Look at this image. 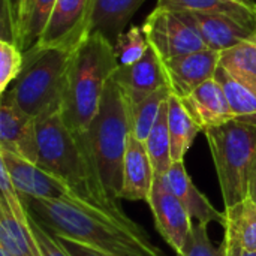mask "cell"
I'll return each instance as SVG.
<instances>
[{
    "mask_svg": "<svg viewBox=\"0 0 256 256\" xmlns=\"http://www.w3.org/2000/svg\"><path fill=\"white\" fill-rule=\"evenodd\" d=\"M36 165L60 178L80 204L93 207L130 228H142L123 212L118 201L106 194L86 132H72L64 124L62 112L56 111L36 118Z\"/></svg>",
    "mask_w": 256,
    "mask_h": 256,
    "instance_id": "6da1fadb",
    "label": "cell"
},
{
    "mask_svg": "<svg viewBox=\"0 0 256 256\" xmlns=\"http://www.w3.org/2000/svg\"><path fill=\"white\" fill-rule=\"evenodd\" d=\"M32 219L51 236L64 237L111 256H165L144 228H130L75 201L21 196Z\"/></svg>",
    "mask_w": 256,
    "mask_h": 256,
    "instance_id": "7a4b0ae2",
    "label": "cell"
},
{
    "mask_svg": "<svg viewBox=\"0 0 256 256\" xmlns=\"http://www.w3.org/2000/svg\"><path fill=\"white\" fill-rule=\"evenodd\" d=\"M114 45L92 33L72 51L62 118L75 134H84L99 111L106 84L118 68Z\"/></svg>",
    "mask_w": 256,
    "mask_h": 256,
    "instance_id": "3957f363",
    "label": "cell"
},
{
    "mask_svg": "<svg viewBox=\"0 0 256 256\" xmlns=\"http://www.w3.org/2000/svg\"><path fill=\"white\" fill-rule=\"evenodd\" d=\"M132 134L130 102L111 78L102 96L98 114L87 129V141L106 194L120 201L124 154Z\"/></svg>",
    "mask_w": 256,
    "mask_h": 256,
    "instance_id": "277c9868",
    "label": "cell"
},
{
    "mask_svg": "<svg viewBox=\"0 0 256 256\" xmlns=\"http://www.w3.org/2000/svg\"><path fill=\"white\" fill-rule=\"evenodd\" d=\"M218 172L225 210L249 195V178L256 159V122L232 118L204 130Z\"/></svg>",
    "mask_w": 256,
    "mask_h": 256,
    "instance_id": "5b68a950",
    "label": "cell"
},
{
    "mask_svg": "<svg viewBox=\"0 0 256 256\" xmlns=\"http://www.w3.org/2000/svg\"><path fill=\"white\" fill-rule=\"evenodd\" d=\"M70 56L62 48H33L24 54V69L9 92L26 114L38 118L62 110Z\"/></svg>",
    "mask_w": 256,
    "mask_h": 256,
    "instance_id": "8992f818",
    "label": "cell"
},
{
    "mask_svg": "<svg viewBox=\"0 0 256 256\" xmlns=\"http://www.w3.org/2000/svg\"><path fill=\"white\" fill-rule=\"evenodd\" d=\"M142 32L162 62L207 50L195 26L178 12L165 8L156 6L142 24Z\"/></svg>",
    "mask_w": 256,
    "mask_h": 256,
    "instance_id": "52a82bcc",
    "label": "cell"
},
{
    "mask_svg": "<svg viewBox=\"0 0 256 256\" xmlns=\"http://www.w3.org/2000/svg\"><path fill=\"white\" fill-rule=\"evenodd\" d=\"M94 0H57L48 24L34 48L74 51L90 36Z\"/></svg>",
    "mask_w": 256,
    "mask_h": 256,
    "instance_id": "ba28073f",
    "label": "cell"
},
{
    "mask_svg": "<svg viewBox=\"0 0 256 256\" xmlns=\"http://www.w3.org/2000/svg\"><path fill=\"white\" fill-rule=\"evenodd\" d=\"M147 202L152 208L159 234L176 254H180L189 240L194 220L180 200L172 194L164 176H156Z\"/></svg>",
    "mask_w": 256,
    "mask_h": 256,
    "instance_id": "9c48e42d",
    "label": "cell"
},
{
    "mask_svg": "<svg viewBox=\"0 0 256 256\" xmlns=\"http://www.w3.org/2000/svg\"><path fill=\"white\" fill-rule=\"evenodd\" d=\"M0 165H3L21 196L56 201H75V194L56 176L39 168L10 152L0 150Z\"/></svg>",
    "mask_w": 256,
    "mask_h": 256,
    "instance_id": "30bf717a",
    "label": "cell"
},
{
    "mask_svg": "<svg viewBox=\"0 0 256 256\" xmlns=\"http://www.w3.org/2000/svg\"><path fill=\"white\" fill-rule=\"evenodd\" d=\"M0 150L33 164L38 160L36 118L16 105L10 92L2 94L0 102Z\"/></svg>",
    "mask_w": 256,
    "mask_h": 256,
    "instance_id": "8fae6325",
    "label": "cell"
},
{
    "mask_svg": "<svg viewBox=\"0 0 256 256\" xmlns=\"http://www.w3.org/2000/svg\"><path fill=\"white\" fill-rule=\"evenodd\" d=\"M219 57L220 52L207 48L162 62L171 93L183 99L201 84L214 78Z\"/></svg>",
    "mask_w": 256,
    "mask_h": 256,
    "instance_id": "7c38bea8",
    "label": "cell"
},
{
    "mask_svg": "<svg viewBox=\"0 0 256 256\" xmlns=\"http://www.w3.org/2000/svg\"><path fill=\"white\" fill-rule=\"evenodd\" d=\"M112 80L122 87L130 105H135L154 92L168 87L164 63L152 46L136 63L118 66L112 75Z\"/></svg>",
    "mask_w": 256,
    "mask_h": 256,
    "instance_id": "4fadbf2b",
    "label": "cell"
},
{
    "mask_svg": "<svg viewBox=\"0 0 256 256\" xmlns=\"http://www.w3.org/2000/svg\"><path fill=\"white\" fill-rule=\"evenodd\" d=\"M184 20L192 22L208 50L222 52L244 40L256 39V32L240 24L226 15L178 12Z\"/></svg>",
    "mask_w": 256,
    "mask_h": 256,
    "instance_id": "5bb4252c",
    "label": "cell"
},
{
    "mask_svg": "<svg viewBox=\"0 0 256 256\" xmlns=\"http://www.w3.org/2000/svg\"><path fill=\"white\" fill-rule=\"evenodd\" d=\"M182 100L202 132L236 118L222 86L214 78L201 84Z\"/></svg>",
    "mask_w": 256,
    "mask_h": 256,
    "instance_id": "9a60e30c",
    "label": "cell"
},
{
    "mask_svg": "<svg viewBox=\"0 0 256 256\" xmlns=\"http://www.w3.org/2000/svg\"><path fill=\"white\" fill-rule=\"evenodd\" d=\"M154 178L156 174L146 144L130 134L123 164V186L120 198L128 201H148Z\"/></svg>",
    "mask_w": 256,
    "mask_h": 256,
    "instance_id": "2e32d148",
    "label": "cell"
},
{
    "mask_svg": "<svg viewBox=\"0 0 256 256\" xmlns=\"http://www.w3.org/2000/svg\"><path fill=\"white\" fill-rule=\"evenodd\" d=\"M164 178L170 186V189L172 190V194L184 206L192 220L206 225L216 222L220 226H225L226 222L225 213L218 212L213 207V204L208 201V198L194 184L183 162H174L168 170V172L164 176Z\"/></svg>",
    "mask_w": 256,
    "mask_h": 256,
    "instance_id": "e0dca14e",
    "label": "cell"
},
{
    "mask_svg": "<svg viewBox=\"0 0 256 256\" xmlns=\"http://www.w3.org/2000/svg\"><path fill=\"white\" fill-rule=\"evenodd\" d=\"M144 2L146 0H94L90 34L99 33L116 45L126 24Z\"/></svg>",
    "mask_w": 256,
    "mask_h": 256,
    "instance_id": "ac0fdd59",
    "label": "cell"
},
{
    "mask_svg": "<svg viewBox=\"0 0 256 256\" xmlns=\"http://www.w3.org/2000/svg\"><path fill=\"white\" fill-rule=\"evenodd\" d=\"M158 6L174 12L226 15L256 32V4L232 3L230 0H159Z\"/></svg>",
    "mask_w": 256,
    "mask_h": 256,
    "instance_id": "d6986e66",
    "label": "cell"
},
{
    "mask_svg": "<svg viewBox=\"0 0 256 256\" xmlns=\"http://www.w3.org/2000/svg\"><path fill=\"white\" fill-rule=\"evenodd\" d=\"M168 129L171 136L172 160L183 162L196 135L202 132V129L192 118L183 100L172 93L168 98Z\"/></svg>",
    "mask_w": 256,
    "mask_h": 256,
    "instance_id": "ffe728a7",
    "label": "cell"
},
{
    "mask_svg": "<svg viewBox=\"0 0 256 256\" xmlns=\"http://www.w3.org/2000/svg\"><path fill=\"white\" fill-rule=\"evenodd\" d=\"M57 0H22L16 45L26 54L33 50L44 34Z\"/></svg>",
    "mask_w": 256,
    "mask_h": 256,
    "instance_id": "44dd1931",
    "label": "cell"
},
{
    "mask_svg": "<svg viewBox=\"0 0 256 256\" xmlns=\"http://www.w3.org/2000/svg\"><path fill=\"white\" fill-rule=\"evenodd\" d=\"M0 248L9 256H44L32 226L20 224L3 201H0Z\"/></svg>",
    "mask_w": 256,
    "mask_h": 256,
    "instance_id": "7402d4cb",
    "label": "cell"
},
{
    "mask_svg": "<svg viewBox=\"0 0 256 256\" xmlns=\"http://www.w3.org/2000/svg\"><path fill=\"white\" fill-rule=\"evenodd\" d=\"M225 237L246 252L256 254V202L249 196L225 210Z\"/></svg>",
    "mask_w": 256,
    "mask_h": 256,
    "instance_id": "603a6c76",
    "label": "cell"
},
{
    "mask_svg": "<svg viewBox=\"0 0 256 256\" xmlns=\"http://www.w3.org/2000/svg\"><path fill=\"white\" fill-rule=\"evenodd\" d=\"M222 66L234 80L256 92V39L244 40L220 52Z\"/></svg>",
    "mask_w": 256,
    "mask_h": 256,
    "instance_id": "cb8c5ba5",
    "label": "cell"
},
{
    "mask_svg": "<svg viewBox=\"0 0 256 256\" xmlns=\"http://www.w3.org/2000/svg\"><path fill=\"white\" fill-rule=\"evenodd\" d=\"M146 148L150 156L154 174L162 177L168 172L172 160V147H171V136L168 129V100L164 104L160 114L146 140Z\"/></svg>",
    "mask_w": 256,
    "mask_h": 256,
    "instance_id": "d4e9b609",
    "label": "cell"
},
{
    "mask_svg": "<svg viewBox=\"0 0 256 256\" xmlns=\"http://www.w3.org/2000/svg\"><path fill=\"white\" fill-rule=\"evenodd\" d=\"M214 80L222 86L230 106L237 118L256 122V92L234 80L222 66L218 68Z\"/></svg>",
    "mask_w": 256,
    "mask_h": 256,
    "instance_id": "484cf974",
    "label": "cell"
},
{
    "mask_svg": "<svg viewBox=\"0 0 256 256\" xmlns=\"http://www.w3.org/2000/svg\"><path fill=\"white\" fill-rule=\"evenodd\" d=\"M171 94V88L170 87H164L158 92H154L153 94L147 96L144 100L130 105V116H132V135L146 142L147 136L150 135L159 114L160 110L164 106V104L168 100Z\"/></svg>",
    "mask_w": 256,
    "mask_h": 256,
    "instance_id": "4316f807",
    "label": "cell"
},
{
    "mask_svg": "<svg viewBox=\"0 0 256 256\" xmlns=\"http://www.w3.org/2000/svg\"><path fill=\"white\" fill-rule=\"evenodd\" d=\"M150 44L142 32V27H130L126 33H123L117 44L114 45L116 57L120 66H129L141 60L148 51Z\"/></svg>",
    "mask_w": 256,
    "mask_h": 256,
    "instance_id": "83f0119b",
    "label": "cell"
},
{
    "mask_svg": "<svg viewBox=\"0 0 256 256\" xmlns=\"http://www.w3.org/2000/svg\"><path fill=\"white\" fill-rule=\"evenodd\" d=\"M26 57L20 46L9 40H0V94L20 76L24 69Z\"/></svg>",
    "mask_w": 256,
    "mask_h": 256,
    "instance_id": "f1b7e54d",
    "label": "cell"
},
{
    "mask_svg": "<svg viewBox=\"0 0 256 256\" xmlns=\"http://www.w3.org/2000/svg\"><path fill=\"white\" fill-rule=\"evenodd\" d=\"M177 256H226L225 242L216 248L207 232V225L195 222L184 249Z\"/></svg>",
    "mask_w": 256,
    "mask_h": 256,
    "instance_id": "f546056e",
    "label": "cell"
},
{
    "mask_svg": "<svg viewBox=\"0 0 256 256\" xmlns=\"http://www.w3.org/2000/svg\"><path fill=\"white\" fill-rule=\"evenodd\" d=\"M0 189H2V196H0V201H3L8 208L10 210V213L15 216V219L28 226L30 225V214L27 212V207L20 195V192L15 189L6 168L3 165H0Z\"/></svg>",
    "mask_w": 256,
    "mask_h": 256,
    "instance_id": "4dcf8cb0",
    "label": "cell"
},
{
    "mask_svg": "<svg viewBox=\"0 0 256 256\" xmlns=\"http://www.w3.org/2000/svg\"><path fill=\"white\" fill-rule=\"evenodd\" d=\"M22 0H2V39L16 44L18 38V24Z\"/></svg>",
    "mask_w": 256,
    "mask_h": 256,
    "instance_id": "1f68e13d",
    "label": "cell"
},
{
    "mask_svg": "<svg viewBox=\"0 0 256 256\" xmlns=\"http://www.w3.org/2000/svg\"><path fill=\"white\" fill-rule=\"evenodd\" d=\"M57 243L68 252L69 256H111L99 249H94L92 246H87V244H82L80 242H75V240H69V238H64V237H58V236H52Z\"/></svg>",
    "mask_w": 256,
    "mask_h": 256,
    "instance_id": "d6a6232c",
    "label": "cell"
},
{
    "mask_svg": "<svg viewBox=\"0 0 256 256\" xmlns=\"http://www.w3.org/2000/svg\"><path fill=\"white\" fill-rule=\"evenodd\" d=\"M224 242L226 244V256H256V254H254V252L243 250L240 246H237L232 240H230L226 237L224 238Z\"/></svg>",
    "mask_w": 256,
    "mask_h": 256,
    "instance_id": "836d02e7",
    "label": "cell"
},
{
    "mask_svg": "<svg viewBox=\"0 0 256 256\" xmlns=\"http://www.w3.org/2000/svg\"><path fill=\"white\" fill-rule=\"evenodd\" d=\"M250 200H254L256 202V159L254 166H252V171H250V178H249V195H248Z\"/></svg>",
    "mask_w": 256,
    "mask_h": 256,
    "instance_id": "e575fe53",
    "label": "cell"
},
{
    "mask_svg": "<svg viewBox=\"0 0 256 256\" xmlns=\"http://www.w3.org/2000/svg\"><path fill=\"white\" fill-rule=\"evenodd\" d=\"M232 3H242V4H256L252 0H230Z\"/></svg>",
    "mask_w": 256,
    "mask_h": 256,
    "instance_id": "d590c367",
    "label": "cell"
},
{
    "mask_svg": "<svg viewBox=\"0 0 256 256\" xmlns=\"http://www.w3.org/2000/svg\"><path fill=\"white\" fill-rule=\"evenodd\" d=\"M0 256H9V254H8L6 250H3V249L0 248Z\"/></svg>",
    "mask_w": 256,
    "mask_h": 256,
    "instance_id": "8d00e7d4",
    "label": "cell"
}]
</instances>
